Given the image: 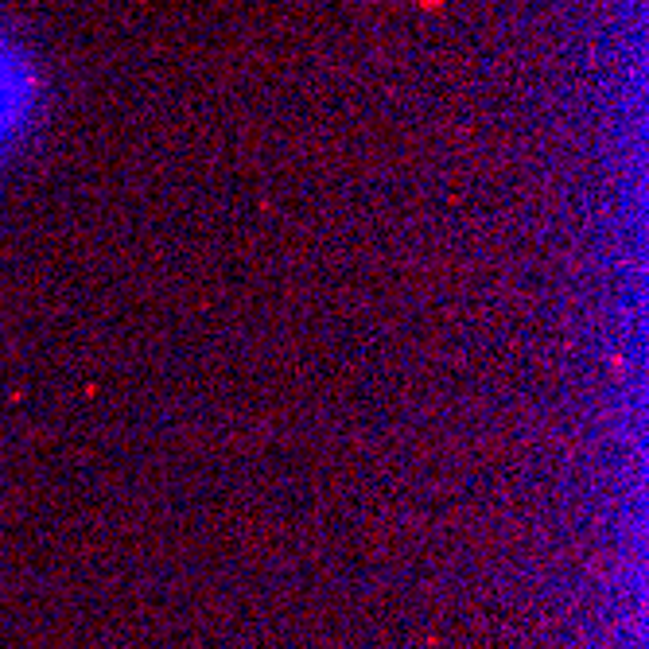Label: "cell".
<instances>
[{
  "mask_svg": "<svg viewBox=\"0 0 649 649\" xmlns=\"http://www.w3.org/2000/svg\"><path fill=\"white\" fill-rule=\"evenodd\" d=\"M47 70L43 59L8 20H0V168L12 164L43 125Z\"/></svg>",
  "mask_w": 649,
  "mask_h": 649,
  "instance_id": "6da1fadb",
  "label": "cell"
}]
</instances>
